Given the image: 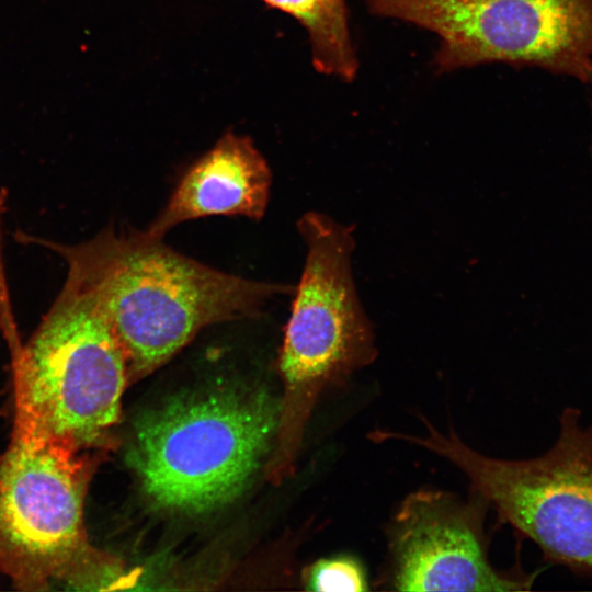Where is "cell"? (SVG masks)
Instances as JSON below:
<instances>
[{
  "mask_svg": "<svg viewBox=\"0 0 592 592\" xmlns=\"http://www.w3.org/2000/svg\"><path fill=\"white\" fill-rule=\"evenodd\" d=\"M295 18L308 33L315 68L352 82L358 60L349 27L345 0H263Z\"/></svg>",
  "mask_w": 592,
  "mask_h": 592,
  "instance_id": "10",
  "label": "cell"
},
{
  "mask_svg": "<svg viewBox=\"0 0 592 592\" xmlns=\"http://www.w3.org/2000/svg\"><path fill=\"white\" fill-rule=\"evenodd\" d=\"M420 489L408 494L387 527L388 554L379 583L396 591L530 590L536 573L502 571L489 560V503L470 491Z\"/></svg>",
  "mask_w": 592,
  "mask_h": 592,
  "instance_id": "8",
  "label": "cell"
},
{
  "mask_svg": "<svg viewBox=\"0 0 592 592\" xmlns=\"http://www.w3.org/2000/svg\"><path fill=\"white\" fill-rule=\"evenodd\" d=\"M96 452H79L13 422L0 454V573L23 591L112 583L118 566L91 546L84 501Z\"/></svg>",
  "mask_w": 592,
  "mask_h": 592,
  "instance_id": "5",
  "label": "cell"
},
{
  "mask_svg": "<svg viewBox=\"0 0 592 592\" xmlns=\"http://www.w3.org/2000/svg\"><path fill=\"white\" fill-rule=\"evenodd\" d=\"M587 84H589L591 87V90H592V76H591V78H590V80L588 81Z\"/></svg>",
  "mask_w": 592,
  "mask_h": 592,
  "instance_id": "12",
  "label": "cell"
},
{
  "mask_svg": "<svg viewBox=\"0 0 592 592\" xmlns=\"http://www.w3.org/2000/svg\"><path fill=\"white\" fill-rule=\"evenodd\" d=\"M422 421L423 435L392 432V439L452 463L470 490L535 543L546 560L592 579V424L584 423L580 409L565 408L553 446L528 459L482 455L452 429L443 433Z\"/></svg>",
  "mask_w": 592,
  "mask_h": 592,
  "instance_id": "6",
  "label": "cell"
},
{
  "mask_svg": "<svg viewBox=\"0 0 592 592\" xmlns=\"http://www.w3.org/2000/svg\"><path fill=\"white\" fill-rule=\"evenodd\" d=\"M306 259L284 330L280 369L284 395L269 475L293 468L320 394L343 384L377 356L375 337L352 276L353 227L318 212L297 223Z\"/></svg>",
  "mask_w": 592,
  "mask_h": 592,
  "instance_id": "4",
  "label": "cell"
},
{
  "mask_svg": "<svg viewBox=\"0 0 592 592\" xmlns=\"http://www.w3.org/2000/svg\"><path fill=\"white\" fill-rule=\"evenodd\" d=\"M271 183V169L252 140L228 132L184 172L145 231L163 238L181 223L218 215L260 220Z\"/></svg>",
  "mask_w": 592,
  "mask_h": 592,
  "instance_id": "9",
  "label": "cell"
},
{
  "mask_svg": "<svg viewBox=\"0 0 592 592\" xmlns=\"http://www.w3.org/2000/svg\"><path fill=\"white\" fill-rule=\"evenodd\" d=\"M440 38L433 64L444 73L489 62L537 67L588 83L592 0H366Z\"/></svg>",
  "mask_w": 592,
  "mask_h": 592,
  "instance_id": "7",
  "label": "cell"
},
{
  "mask_svg": "<svg viewBox=\"0 0 592 592\" xmlns=\"http://www.w3.org/2000/svg\"><path fill=\"white\" fill-rule=\"evenodd\" d=\"M22 344L8 306L0 323L10 355L14 421L79 452H104L129 383L123 348L93 289L72 270Z\"/></svg>",
  "mask_w": 592,
  "mask_h": 592,
  "instance_id": "2",
  "label": "cell"
},
{
  "mask_svg": "<svg viewBox=\"0 0 592 592\" xmlns=\"http://www.w3.org/2000/svg\"><path fill=\"white\" fill-rule=\"evenodd\" d=\"M280 407L263 391L178 396L140 417L129 462L158 508L205 513L236 499L275 441Z\"/></svg>",
  "mask_w": 592,
  "mask_h": 592,
  "instance_id": "3",
  "label": "cell"
},
{
  "mask_svg": "<svg viewBox=\"0 0 592 592\" xmlns=\"http://www.w3.org/2000/svg\"><path fill=\"white\" fill-rule=\"evenodd\" d=\"M307 590L362 592L369 590L366 572L351 556L325 558L311 565L304 574Z\"/></svg>",
  "mask_w": 592,
  "mask_h": 592,
  "instance_id": "11",
  "label": "cell"
},
{
  "mask_svg": "<svg viewBox=\"0 0 592 592\" xmlns=\"http://www.w3.org/2000/svg\"><path fill=\"white\" fill-rule=\"evenodd\" d=\"M15 239L54 251L93 289L125 353L129 382L160 367L207 326L255 316L295 289L213 269L145 230L110 226L77 244L21 231Z\"/></svg>",
  "mask_w": 592,
  "mask_h": 592,
  "instance_id": "1",
  "label": "cell"
}]
</instances>
